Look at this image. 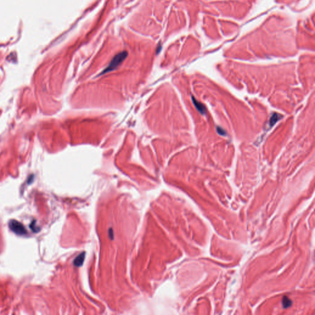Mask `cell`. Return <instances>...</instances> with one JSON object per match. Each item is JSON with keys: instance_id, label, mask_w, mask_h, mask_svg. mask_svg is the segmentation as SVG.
Wrapping results in <instances>:
<instances>
[{"instance_id": "1", "label": "cell", "mask_w": 315, "mask_h": 315, "mask_svg": "<svg viewBox=\"0 0 315 315\" xmlns=\"http://www.w3.org/2000/svg\"><path fill=\"white\" fill-rule=\"evenodd\" d=\"M127 56H128V52L126 51H124L121 53H119L118 54L115 55L113 57V59L111 60V62L110 63V64L108 65V67L102 72V75L113 71L116 68H117L121 65V63L126 59V58L127 57Z\"/></svg>"}, {"instance_id": "2", "label": "cell", "mask_w": 315, "mask_h": 315, "mask_svg": "<svg viewBox=\"0 0 315 315\" xmlns=\"http://www.w3.org/2000/svg\"><path fill=\"white\" fill-rule=\"evenodd\" d=\"M9 226L12 232L17 235H25L27 234V230L24 226L22 223L16 220H11L9 223Z\"/></svg>"}, {"instance_id": "3", "label": "cell", "mask_w": 315, "mask_h": 315, "mask_svg": "<svg viewBox=\"0 0 315 315\" xmlns=\"http://www.w3.org/2000/svg\"><path fill=\"white\" fill-rule=\"evenodd\" d=\"M85 253H83L80 254L75 259L74 265L75 266H76V267H80L81 265H82V264H83V263L84 262V260H85Z\"/></svg>"}, {"instance_id": "4", "label": "cell", "mask_w": 315, "mask_h": 315, "mask_svg": "<svg viewBox=\"0 0 315 315\" xmlns=\"http://www.w3.org/2000/svg\"><path fill=\"white\" fill-rule=\"evenodd\" d=\"M192 99H193V103L195 105L196 108H197V110L200 112L201 114H204L206 113V108H205V107L203 105H202L201 103H199L197 100H196L193 97H192Z\"/></svg>"}, {"instance_id": "5", "label": "cell", "mask_w": 315, "mask_h": 315, "mask_svg": "<svg viewBox=\"0 0 315 315\" xmlns=\"http://www.w3.org/2000/svg\"><path fill=\"white\" fill-rule=\"evenodd\" d=\"M281 115H280L278 113H274L273 115L270 118V126H273L279 120V119L281 118Z\"/></svg>"}, {"instance_id": "6", "label": "cell", "mask_w": 315, "mask_h": 315, "mask_svg": "<svg viewBox=\"0 0 315 315\" xmlns=\"http://www.w3.org/2000/svg\"><path fill=\"white\" fill-rule=\"evenodd\" d=\"M292 305V300L287 296H284L283 299V305L284 308H288Z\"/></svg>"}, {"instance_id": "7", "label": "cell", "mask_w": 315, "mask_h": 315, "mask_svg": "<svg viewBox=\"0 0 315 315\" xmlns=\"http://www.w3.org/2000/svg\"><path fill=\"white\" fill-rule=\"evenodd\" d=\"M217 131H218V132L219 133V134H221L222 136H223V135H225V134H226V133H225V131H224V130H223V129H222V128H219V127L217 128Z\"/></svg>"}]
</instances>
